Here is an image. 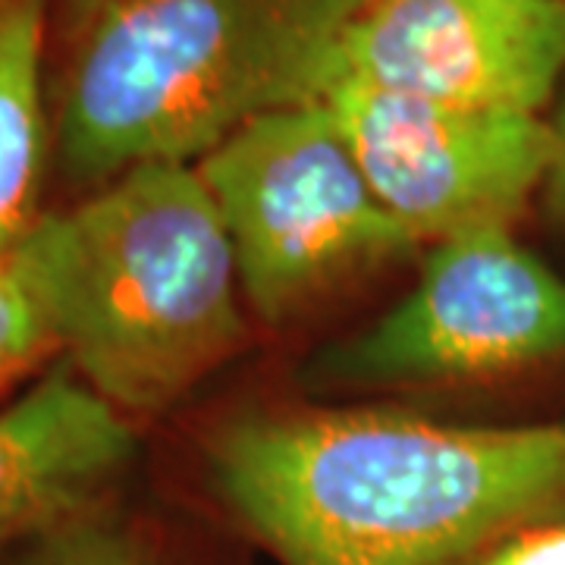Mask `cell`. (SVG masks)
Returning <instances> with one entry per match:
<instances>
[{"label":"cell","mask_w":565,"mask_h":565,"mask_svg":"<svg viewBox=\"0 0 565 565\" xmlns=\"http://www.w3.org/2000/svg\"><path fill=\"white\" fill-rule=\"evenodd\" d=\"M207 468L226 509L282 565H465L565 519V418L252 415L211 440Z\"/></svg>","instance_id":"cell-1"},{"label":"cell","mask_w":565,"mask_h":565,"mask_svg":"<svg viewBox=\"0 0 565 565\" xmlns=\"http://www.w3.org/2000/svg\"><path fill=\"white\" fill-rule=\"evenodd\" d=\"M355 0H61L54 163L98 189L199 163L270 110L315 104Z\"/></svg>","instance_id":"cell-2"},{"label":"cell","mask_w":565,"mask_h":565,"mask_svg":"<svg viewBox=\"0 0 565 565\" xmlns=\"http://www.w3.org/2000/svg\"><path fill=\"white\" fill-rule=\"evenodd\" d=\"M41 333L122 415H154L245 337L243 282L195 163H141L44 211L7 258Z\"/></svg>","instance_id":"cell-3"},{"label":"cell","mask_w":565,"mask_h":565,"mask_svg":"<svg viewBox=\"0 0 565 565\" xmlns=\"http://www.w3.org/2000/svg\"><path fill=\"white\" fill-rule=\"evenodd\" d=\"M221 211L245 305L280 323L418 239L386 211L327 104L270 110L195 163Z\"/></svg>","instance_id":"cell-4"},{"label":"cell","mask_w":565,"mask_h":565,"mask_svg":"<svg viewBox=\"0 0 565 565\" xmlns=\"http://www.w3.org/2000/svg\"><path fill=\"white\" fill-rule=\"evenodd\" d=\"M323 104L374 195L418 243L512 230L546 185L553 132L537 114L484 110L333 76Z\"/></svg>","instance_id":"cell-5"},{"label":"cell","mask_w":565,"mask_h":565,"mask_svg":"<svg viewBox=\"0 0 565 565\" xmlns=\"http://www.w3.org/2000/svg\"><path fill=\"white\" fill-rule=\"evenodd\" d=\"M565 355V277L487 230L437 243L415 286L323 367L345 384H459Z\"/></svg>","instance_id":"cell-6"},{"label":"cell","mask_w":565,"mask_h":565,"mask_svg":"<svg viewBox=\"0 0 565 565\" xmlns=\"http://www.w3.org/2000/svg\"><path fill=\"white\" fill-rule=\"evenodd\" d=\"M333 76L541 117L565 82V0H355Z\"/></svg>","instance_id":"cell-7"},{"label":"cell","mask_w":565,"mask_h":565,"mask_svg":"<svg viewBox=\"0 0 565 565\" xmlns=\"http://www.w3.org/2000/svg\"><path fill=\"white\" fill-rule=\"evenodd\" d=\"M136 452L132 424L61 362L0 412V550L95 512Z\"/></svg>","instance_id":"cell-8"},{"label":"cell","mask_w":565,"mask_h":565,"mask_svg":"<svg viewBox=\"0 0 565 565\" xmlns=\"http://www.w3.org/2000/svg\"><path fill=\"white\" fill-rule=\"evenodd\" d=\"M51 0H0V264L44 214L39 207L51 117Z\"/></svg>","instance_id":"cell-9"},{"label":"cell","mask_w":565,"mask_h":565,"mask_svg":"<svg viewBox=\"0 0 565 565\" xmlns=\"http://www.w3.org/2000/svg\"><path fill=\"white\" fill-rule=\"evenodd\" d=\"M22 565H161L154 550L98 512L79 515L29 546Z\"/></svg>","instance_id":"cell-10"},{"label":"cell","mask_w":565,"mask_h":565,"mask_svg":"<svg viewBox=\"0 0 565 565\" xmlns=\"http://www.w3.org/2000/svg\"><path fill=\"white\" fill-rule=\"evenodd\" d=\"M51 352L39 318L22 296L10 264H0V386L22 374L39 355Z\"/></svg>","instance_id":"cell-11"},{"label":"cell","mask_w":565,"mask_h":565,"mask_svg":"<svg viewBox=\"0 0 565 565\" xmlns=\"http://www.w3.org/2000/svg\"><path fill=\"white\" fill-rule=\"evenodd\" d=\"M465 565H565V519L522 527Z\"/></svg>","instance_id":"cell-12"},{"label":"cell","mask_w":565,"mask_h":565,"mask_svg":"<svg viewBox=\"0 0 565 565\" xmlns=\"http://www.w3.org/2000/svg\"><path fill=\"white\" fill-rule=\"evenodd\" d=\"M546 122L553 132V163H550L546 189H550V199L559 204V211H565V82L559 88V107Z\"/></svg>","instance_id":"cell-13"}]
</instances>
